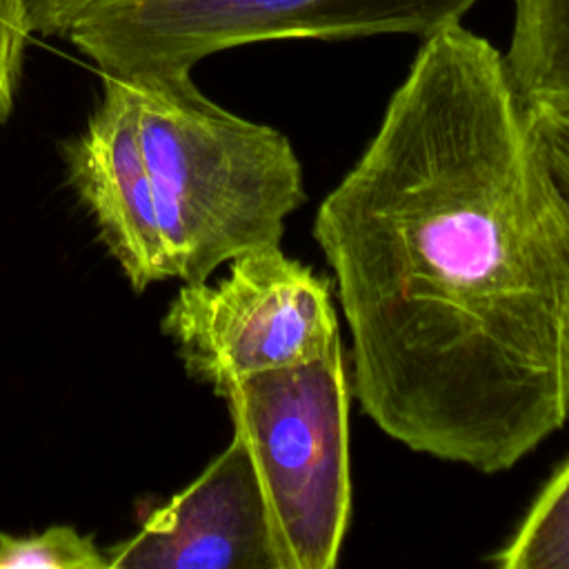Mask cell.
<instances>
[{"instance_id":"obj_6","label":"cell","mask_w":569,"mask_h":569,"mask_svg":"<svg viewBox=\"0 0 569 569\" xmlns=\"http://www.w3.org/2000/svg\"><path fill=\"white\" fill-rule=\"evenodd\" d=\"M109 569H280L249 449L231 442L136 536L107 549Z\"/></svg>"},{"instance_id":"obj_3","label":"cell","mask_w":569,"mask_h":569,"mask_svg":"<svg viewBox=\"0 0 569 569\" xmlns=\"http://www.w3.org/2000/svg\"><path fill=\"white\" fill-rule=\"evenodd\" d=\"M220 398L256 467L280 569L336 567L351 516V385L342 345L240 378Z\"/></svg>"},{"instance_id":"obj_13","label":"cell","mask_w":569,"mask_h":569,"mask_svg":"<svg viewBox=\"0 0 569 569\" xmlns=\"http://www.w3.org/2000/svg\"><path fill=\"white\" fill-rule=\"evenodd\" d=\"M102 0H31L33 33L67 36L71 24Z\"/></svg>"},{"instance_id":"obj_9","label":"cell","mask_w":569,"mask_h":569,"mask_svg":"<svg viewBox=\"0 0 569 569\" xmlns=\"http://www.w3.org/2000/svg\"><path fill=\"white\" fill-rule=\"evenodd\" d=\"M489 562L500 569H569V462L553 473L513 538Z\"/></svg>"},{"instance_id":"obj_11","label":"cell","mask_w":569,"mask_h":569,"mask_svg":"<svg viewBox=\"0 0 569 569\" xmlns=\"http://www.w3.org/2000/svg\"><path fill=\"white\" fill-rule=\"evenodd\" d=\"M31 36V0H0V127L13 111L22 58Z\"/></svg>"},{"instance_id":"obj_5","label":"cell","mask_w":569,"mask_h":569,"mask_svg":"<svg viewBox=\"0 0 569 569\" xmlns=\"http://www.w3.org/2000/svg\"><path fill=\"white\" fill-rule=\"evenodd\" d=\"M162 331L187 373L218 396L240 378L316 360L340 342L331 280L280 244L236 256L216 284H184Z\"/></svg>"},{"instance_id":"obj_4","label":"cell","mask_w":569,"mask_h":569,"mask_svg":"<svg viewBox=\"0 0 569 569\" xmlns=\"http://www.w3.org/2000/svg\"><path fill=\"white\" fill-rule=\"evenodd\" d=\"M478 0H102L67 38L100 73H187L202 58L264 40L427 38Z\"/></svg>"},{"instance_id":"obj_10","label":"cell","mask_w":569,"mask_h":569,"mask_svg":"<svg viewBox=\"0 0 569 569\" xmlns=\"http://www.w3.org/2000/svg\"><path fill=\"white\" fill-rule=\"evenodd\" d=\"M109 569L107 551L93 536L69 525H51L38 533L0 531V569Z\"/></svg>"},{"instance_id":"obj_2","label":"cell","mask_w":569,"mask_h":569,"mask_svg":"<svg viewBox=\"0 0 569 569\" xmlns=\"http://www.w3.org/2000/svg\"><path fill=\"white\" fill-rule=\"evenodd\" d=\"M171 278L204 282L236 256L280 244L305 200L300 160L284 133L209 100L187 73L122 76Z\"/></svg>"},{"instance_id":"obj_1","label":"cell","mask_w":569,"mask_h":569,"mask_svg":"<svg viewBox=\"0 0 569 569\" xmlns=\"http://www.w3.org/2000/svg\"><path fill=\"white\" fill-rule=\"evenodd\" d=\"M351 396L407 449L511 469L569 418V218L505 56L425 38L313 218Z\"/></svg>"},{"instance_id":"obj_8","label":"cell","mask_w":569,"mask_h":569,"mask_svg":"<svg viewBox=\"0 0 569 569\" xmlns=\"http://www.w3.org/2000/svg\"><path fill=\"white\" fill-rule=\"evenodd\" d=\"M505 64L525 102L569 109V0H516Z\"/></svg>"},{"instance_id":"obj_7","label":"cell","mask_w":569,"mask_h":569,"mask_svg":"<svg viewBox=\"0 0 569 569\" xmlns=\"http://www.w3.org/2000/svg\"><path fill=\"white\" fill-rule=\"evenodd\" d=\"M100 76V104L82 133L64 144L67 176L129 284L144 291L171 278V267L140 144L131 82L122 76Z\"/></svg>"},{"instance_id":"obj_12","label":"cell","mask_w":569,"mask_h":569,"mask_svg":"<svg viewBox=\"0 0 569 569\" xmlns=\"http://www.w3.org/2000/svg\"><path fill=\"white\" fill-rule=\"evenodd\" d=\"M527 109L549 180L569 218V109L531 102Z\"/></svg>"}]
</instances>
